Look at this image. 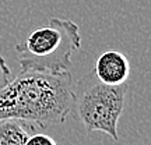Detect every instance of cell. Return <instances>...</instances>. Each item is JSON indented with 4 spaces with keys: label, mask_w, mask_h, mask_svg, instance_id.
Wrapping results in <instances>:
<instances>
[{
    "label": "cell",
    "mask_w": 151,
    "mask_h": 145,
    "mask_svg": "<svg viewBox=\"0 0 151 145\" xmlns=\"http://www.w3.org/2000/svg\"><path fill=\"white\" fill-rule=\"evenodd\" d=\"M126 84H104L94 71H90L73 86L71 112L83 123L87 134L104 133L119 141L118 124L126 106Z\"/></svg>",
    "instance_id": "obj_3"
},
{
    "label": "cell",
    "mask_w": 151,
    "mask_h": 145,
    "mask_svg": "<svg viewBox=\"0 0 151 145\" xmlns=\"http://www.w3.org/2000/svg\"><path fill=\"white\" fill-rule=\"evenodd\" d=\"M92 71L104 84L123 85L129 78L130 63L123 53L118 50H106L99 54Z\"/></svg>",
    "instance_id": "obj_4"
},
{
    "label": "cell",
    "mask_w": 151,
    "mask_h": 145,
    "mask_svg": "<svg viewBox=\"0 0 151 145\" xmlns=\"http://www.w3.org/2000/svg\"><path fill=\"white\" fill-rule=\"evenodd\" d=\"M10 77H11L10 67L6 63V59L3 57V54L0 53V88H3L10 81Z\"/></svg>",
    "instance_id": "obj_7"
},
{
    "label": "cell",
    "mask_w": 151,
    "mask_h": 145,
    "mask_svg": "<svg viewBox=\"0 0 151 145\" xmlns=\"http://www.w3.org/2000/svg\"><path fill=\"white\" fill-rule=\"evenodd\" d=\"M25 145H58V142L52 137H49L46 134H35V133H32L27 138Z\"/></svg>",
    "instance_id": "obj_6"
},
{
    "label": "cell",
    "mask_w": 151,
    "mask_h": 145,
    "mask_svg": "<svg viewBox=\"0 0 151 145\" xmlns=\"http://www.w3.org/2000/svg\"><path fill=\"white\" fill-rule=\"evenodd\" d=\"M34 124L20 120H0V145H25Z\"/></svg>",
    "instance_id": "obj_5"
},
{
    "label": "cell",
    "mask_w": 151,
    "mask_h": 145,
    "mask_svg": "<svg viewBox=\"0 0 151 145\" xmlns=\"http://www.w3.org/2000/svg\"><path fill=\"white\" fill-rule=\"evenodd\" d=\"M73 77L24 71L0 88V120L38 124H62L73 110Z\"/></svg>",
    "instance_id": "obj_1"
},
{
    "label": "cell",
    "mask_w": 151,
    "mask_h": 145,
    "mask_svg": "<svg viewBox=\"0 0 151 145\" xmlns=\"http://www.w3.org/2000/svg\"><path fill=\"white\" fill-rule=\"evenodd\" d=\"M80 46V27L70 20L52 17L48 25L31 31L14 50L21 70L59 74L69 71L71 54Z\"/></svg>",
    "instance_id": "obj_2"
}]
</instances>
